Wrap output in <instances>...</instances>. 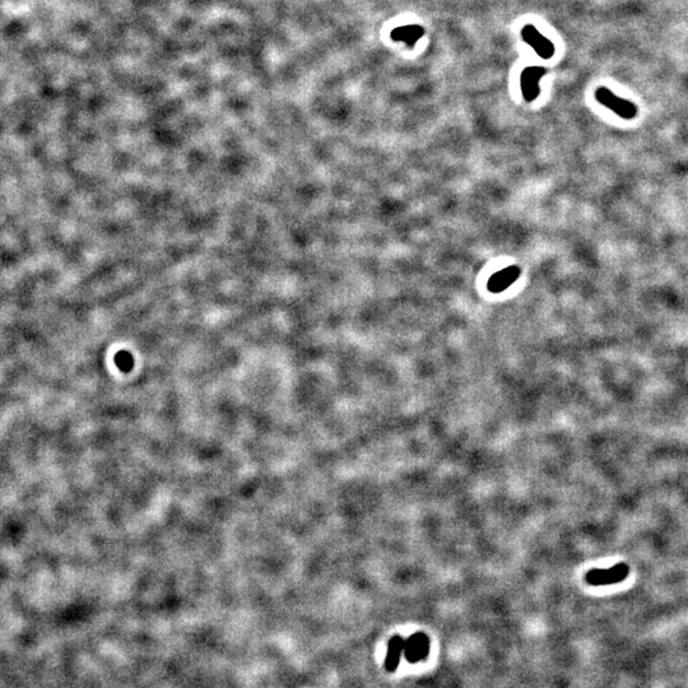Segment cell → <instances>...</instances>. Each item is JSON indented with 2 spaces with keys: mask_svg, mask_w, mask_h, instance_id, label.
Listing matches in <instances>:
<instances>
[{
  "mask_svg": "<svg viewBox=\"0 0 688 688\" xmlns=\"http://www.w3.org/2000/svg\"><path fill=\"white\" fill-rule=\"evenodd\" d=\"M596 99L600 105L612 110L622 119L631 120L638 115V108L629 100L616 96L613 92L607 87H599L596 91Z\"/></svg>",
  "mask_w": 688,
  "mask_h": 688,
  "instance_id": "cell-1",
  "label": "cell"
},
{
  "mask_svg": "<svg viewBox=\"0 0 688 688\" xmlns=\"http://www.w3.org/2000/svg\"><path fill=\"white\" fill-rule=\"evenodd\" d=\"M630 573V569L626 564H618L609 569H598L591 570L587 573L585 580L590 585L602 587V585H612L625 580Z\"/></svg>",
  "mask_w": 688,
  "mask_h": 688,
  "instance_id": "cell-2",
  "label": "cell"
},
{
  "mask_svg": "<svg viewBox=\"0 0 688 688\" xmlns=\"http://www.w3.org/2000/svg\"><path fill=\"white\" fill-rule=\"evenodd\" d=\"M522 37L524 41L528 45H531L534 51L538 54L542 59H551L555 55V45L547 37L539 32L538 30L533 25H527L522 27Z\"/></svg>",
  "mask_w": 688,
  "mask_h": 688,
  "instance_id": "cell-3",
  "label": "cell"
},
{
  "mask_svg": "<svg viewBox=\"0 0 688 688\" xmlns=\"http://www.w3.org/2000/svg\"><path fill=\"white\" fill-rule=\"evenodd\" d=\"M430 653V638L423 633L417 632L406 640L404 656L409 663L415 664L424 660Z\"/></svg>",
  "mask_w": 688,
  "mask_h": 688,
  "instance_id": "cell-4",
  "label": "cell"
},
{
  "mask_svg": "<svg viewBox=\"0 0 688 688\" xmlns=\"http://www.w3.org/2000/svg\"><path fill=\"white\" fill-rule=\"evenodd\" d=\"M547 70L542 67L525 68L520 75V87H522L524 99L531 102L539 96V81Z\"/></svg>",
  "mask_w": 688,
  "mask_h": 688,
  "instance_id": "cell-5",
  "label": "cell"
},
{
  "mask_svg": "<svg viewBox=\"0 0 688 688\" xmlns=\"http://www.w3.org/2000/svg\"><path fill=\"white\" fill-rule=\"evenodd\" d=\"M520 277V268L516 266H507L493 274L487 282V290L492 293H500L507 290Z\"/></svg>",
  "mask_w": 688,
  "mask_h": 688,
  "instance_id": "cell-6",
  "label": "cell"
},
{
  "mask_svg": "<svg viewBox=\"0 0 688 688\" xmlns=\"http://www.w3.org/2000/svg\"><path fill=\"white\" fill-rule=\"evenodd\" d=\"M426 34L422 26L406 25L397 27L391 31V39L394 41L404 42L408 48H415L417 41Z\"/></svg>",
  "mask_w": 688,
  "mask_h": 688,
  "instance_id": "cell-7",
  "label": "cell"
},
{
  "mask_svg": "<svg viewBox=\"0 0 688 688\" xmlns=\"http://www.w3.org/2000/svg\"><path fill=\"white\" fill-rule=\"evenodd\" d=\"M406 647V640L400 636H394L390 638L389 645H388V654L385 659V669L388 671H394L398 668L400 663L402 654L404 653Z\"/></svg>",
  "mask_w": 688,
  "mask_h": 688,
  "instance_id": "cell-8",
  "label": "cell"
},
{
  "mask_svg": "<svg viewBox=\"0 0 688 688\" xmlns=\"http://www.w3.org/2000/svg\"><path fill=\"white\" fill-rule=\"evenodd\" d=\"M117 365L124 371L130 370V367L133 366V358L126 352H120L117 355Z\"/></svg>",
  "mask_w": 688,
  "mask_h": 688,
  "instance_id": "cell-9",
  "label": "cell"
}]
</instances>
